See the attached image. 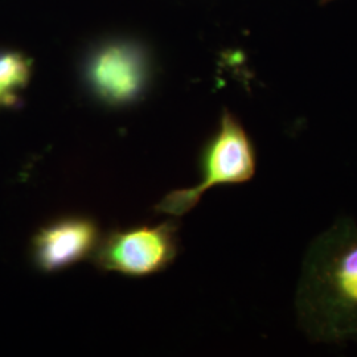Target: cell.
Returning <instances> with one entry per match:
<instances>
[{
    "label": "cell",
    "instance_id": "cell-3",
    "mask_svg": "<svg viewBox=\"0 0 357 357\" xmlns=\"http://www.w3.org/2000/svg\"><path fill=\"white\" fill-rule=\"evenodd\" d=\"M178 227L167 221L156 227L113 230L100 238L93 259L97 268L144 277L168 268L178 255Z\"/></svg>",
    "mask_w": 357,
    "mask_h": 357
},
{
    "label": "cell",
    "instance_id": "cell-1",
    "mask_svg": "<svg viewBox=\"0 0 357 357\" xmlns=\"http://www.w3.org/2000/svg\"><path fill=\"white\" fill-rule=\"evenodd\" d=\"M295 317L312 343H357V224L340 217L307 248Z\"/></svg>",
    "mask_w": 357,
    "mask_h": 357
},
{
    "label": "cell",
    "instance_id": "cell-5",
    "mask_svg": "<svg viewBox=\"0 0 357 357\" xmlns=\"http://www.w3.org/2000/svg\"><path fill=\"white\" fill-rule=\"evenodd\" d=\"M100 238L98 227L89 217H63L38 230L32 257L40 270L57 271L93 255Z\"/></svg>",
    "mask_w": 357,
    "mask_h": 357
},
{
    "label": "cell",
    "instance_id": "cell-6",
    "mask_svg": "<svg viewBox=\"0 0 357 357\" xmlns=\"http://www.w3.org/2000/svg\"><path fill=\"white\" fill-rule=\"evenodd\" d=\"M32 72L31 60L19 52H0V107L13 106Z\"/></svg>",
    "mask_w": 357,
    "mask_h": 357
},
{
    "label": "cell",
    "instance_id": "cell-7",
    "mask_svg": "<svg viewBox=\"0 0 357 357\" xmlns=\"http://www.w3.org/2000/svg\"><path fill=\"white\" fill-rule=\"evenodd\" d=\"M332 0H319L320 4H327V3H330Z\"/></svg>",
    "mask_w": 357,
    "mask_h": 357
},
{
    "label": "cell",
    "instance_id": "cell-4",
    "mask_svg": "<svg viewBox=\"0 0 357 357\" xmlns=\"http://www.w3.org/2000/svg\"><path fill=\"white\" fill-rule=\"evenodd\" d=\"M91 90L105 102L125 105L138 98L146 86L149 65L131 43H110L94 52L86 66Z\"/></svg>",
    "mask_w": 357,
    "mask_h": 357
},
{
    "label": "cell",
    "instance_id": "cell-2",
    "mask_svg": "<svg viewBox=\"0 0 357 357\" xmlns=\"http://www.w3.org/2000/svg\"><path fill=\"white\" fill-rule=\"evenodd\" d=\"M257 153L241 122L224 110L216 132L200 153V181L192 188L168 193L156 211L183 216L193 209L205 192L218 185L243 184L255 176Z\"/></svg>",
    "mask_w": 357,
    "mask_h": 357
}]
</instances>
